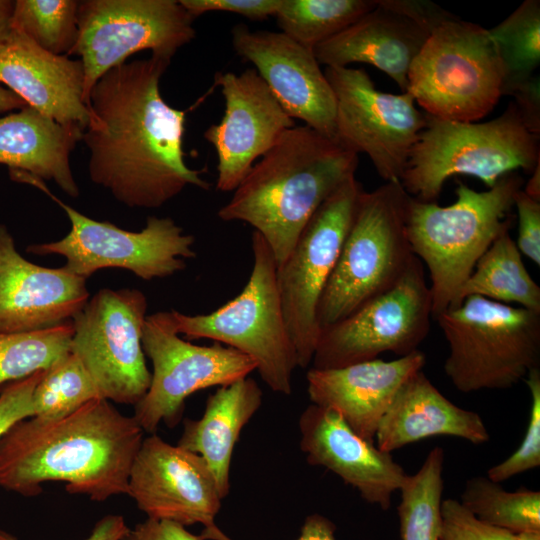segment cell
Instances as JSON below:
<instances>
[{
  "label": "cell",
  "instance_id": "cell-49",
  "mask_svg": "<svg viewBox=\"0 0 540 540\" xmlns=\"http://www.w3.org/2000/svg\"><path fill=\"white\" fill-rule=\"evenodd\" d=\"M515 540H540V531L522 532L515 534Z\"/></svg>",
  "mask_w": 540,
  "mask_h": 540
},
{
  "label": "cell",
  "instance_id": "cell-35",
  "mask_svg": "<svg viewBox=\"0 0 540 540\" xmlns=\"http://www.w3.org/2000/svg\"><path fill=\"white\" fill-rule=\"evenodd\" d=\"M102 398L79 358L72 352L46 369L33 393L34 416L56 419Z\"/></svg>",
  "mask_w": 540,
  "mask_h": 540
},
{
  "label": "cell",
  "instance_id": "cell-12",
  "mask_svg": "<svg viewBox=\"0 0 540 540\" xmlns=\"http://www.w3.org/2000/svg\"><path fill=\"white\" fill-rule=\"evenodd\" d=\"M142 346L153 372L148 391L134 406L133 417L144 432L151 434L161 422L176 426L191 394L228 385L257 368L254 360L232 347L217 342L195 345L180 338L171 310L146 317Z\"/></svg>",
  "mask_w": 540,
  "mask_h": 540
},
{
  "label": "cell",
  "instance_id": "cell-14",
  "mask_svg": "<svg viewBox=\"0 0 540 540\" xmlns=\"http://www.w3.org/2000/svg\"><path fill=\"white\" fill-rule=\"evenodd\" d=\"M363 192L355 176L345 181L319 206L277 266V286L298 367L311 365L320 335L318 303Z\"/></svg>",
  "mask_w": 540,
  "mask_h": 540
},
{
  "label": "cell",
  "instance_id": "cell-39",
  "mask_svg": "<svg viewBox=\"0 0 540 540\" xmlns=\"http://www.w3.org/2000/svg\"><path fill=\"white\" fill-rule=\"evenodd\" d=\"M194 17L208 12H228L241 15L251 21H264L275 16L281 0H179Z\"/></svg>",
  "mask_w": 540,
  "mask_h": 540
},
{
  "label": "cell",
  "instance_id": "cell-36",
  "mask_svg": "<svg viewBox=\"0 0 540 540\" xmlns=\"http://www.w3.org/2000/svg\"><path fill=\"white\" fill-rule=\"evenodd\" d=\"M524 382L531 396L526 432L518 448L487 471V477L498 483L540 465V368L530 370Z\"/></svg>",
  "mask_w": 540,
  "mask_h": 540
},
{
  "label": "cell",
  "instance_id": "cell-30",
  "mask_svg": "<svg viewBox=\"0 0 540 540\" xmlns=\"http://www.w3.org/2000/svg\"><path fill=\"white\" fill-rule=\"evenodd\" d=\"M377 6V0H281L275 14L282 33L313 49Z\"/></svg>",
  "mask_w": 540,
  "mask_h": 540
},
{
  "label": "cell",
  "instance_id": "cell-28",
  "mask_svg": "<svg viewBox=\"0 0 540 540\" xmlns=\"http://www.w3.org/2000/svg\"><path fill=\"white\" fill-rule=\"evenodd\" d=\"M472 295L540 313V287L509 231L501 233L479 258L459 291L458 305Z\"/></svg>",
  "mask_w": 540,
  "mask_h": 540
},
{
  "label": "cell",
  "instance_id": "cell-46",
  "mask_svg": "<svg viewBox=\"0 0 540 540\" xmlns=\"http://www.w3.org/2000/svg\"><path fill=\"white\" fill-rule=\"evenodd\" d=\"M14 2L11 0H0V49L4 46L12 31Z\"/></svg>",
  "mask_w": 540,
  "mask_h": 540
},
{
  "label": "cell",
  "instance_id": "cell-21",
  "mask_svg": "<svg viewBox=\"0 0 540 540\" xmlns=\"http://www.w3.org/2000/svg\"><path fill=\"white\" fill-rule=\"evenodd\" d=\"M300 449L309 464L322 466L382 510L407 474L392 453L359 436L335 411L311 404L299 417Z\"/></svg>",
  "mask_w": 540,
  "mask_h": 540
},
{
  "label": "cell",
  "instance_id": "cell-22",
  "mask_svg": "<svg viewBox=\"0 0 540 540\" xmlns=\"http://www.w3.org/2000/svg\"><path fill=\"white\" fill-rule=\"evenodd\" d=\"M425 364V354L415 350L392 361L376 358L340 368L311 367L307 393L312 404L335 411L359 436L375 443L379 423L397 392Z\"/></svg>",
  "mask_w": 540,
  "mask_h": 540
},
{
  "label": "cell",
  "instance_id": "cell-2",
  "mask_svg": "<svg viewBox=\"0 0 540 540\" xmlns=\"http://www.w3.org/2000/svg\"><path fill=\"white\" fill-rule=\"evenodd\" d=\"M143 435L133 416L104 398L60 418L20 420L0 437V487L32 497L43 483L61 481L97 502L127 494Z\"/></svg>",
  "mask_w": 540,
  "mask_h": 540
},
{
  "label": "cell",
  "instance_id": "cell-6",
  "mask_svg": "<svg viewBox=\"0 0 540 540\" xmlns=\"http://www.w3.org/2000/svg\"><path fill=\"white\" fill-rule=\"evenodd\" d=\"M409 197L400 181L362 193L318 303L320 331L392 287L415 257L406 232Z\"/></svg>",
  "mask_w": 540,
  "mask_h": 540
},
{
  "label": "cell",
  "instance_id": "cell-31",
  "mask_svg": "<svg viewBox=\"0 0 540 540\" xmlns=\"http://www.w3.org/2000/svg\"><path fill=\"white\" fill-rule=\"evenodd\" d=\"M459 501L481 521L513 534L540 531L539 491L510 492L487 476H475L465 482Z\"/></svg>",
  "mask_w": 540,
  "mask_h": 540
},
{
  "label": "cell",
  "instance_id": "cell-27",
  "mask_svg": "<svg viewBox=\"0 0 540 540\" xmlns=\"http://www.w3.org/2000/svg\"><path fill=\"white\" fill-rule=\"evenodd\" d=\"M257 382L244 377L210 394L202 417L186 419L178 446L200 455L208 464L224 499L230 491L232 454L243 427L262 404Z\"/></svg>",
  "mask_w": 540,
  "mask_h": 540
},
{
  "label": "cell",
  "instance_id": "cell-43",
  "mask_svg": "<svg viewBox=\"0 0 540 540\" xmlns=\"http://www.w3.org/2000/svg\"><path fill=\"white\" fill-rule=\"evenodd\" d=\"M336 526L327 517L314 513L307 516L296 540H336ZM202 540H233L215 523L204 527L199 535Z\"/></svg>",
  "mask_w": 540,
  "mask_h": 540
},
{
  "label": "cell",
  "instance_id": "cell-20",
  "mask_svg": "<svg viewBox=\"0 0 540 540\" xmlns=\"http://www.w3.org/2000/svg\"><path fill=\"white\" fill-rule=\"evenodd\" d=\"M89 298L86 279L64 266L29 262L0 225V334L24 333L71 321Z\"/></svg>",
  "mask_w": 540,
  "mask_h": 540
},
{
  "label": "cell",
  "instance_id": "cell-45",
  "mask_svg": "<svg viewBox=\"0 0 540 540\" xmlns=\"http://www.w3.org/2000/svg\"><path fill=\"white\" fill-rule=\"evenodd\" d=\"M129 527L121 515H106L94 526L85 540H121ZM0 540H17L12 534L0 530Z\"/></svg>",
  "mask_w": 540,
  "mask_h": 540
},
{
  "label": "cell",
  "instance_id": "cell-25",
  "mask_svg": "<svg viewBox=\"0 0 540 540\" xmlns=\"http://www.w3.org/2000/svg\"><path fill=\"white\" fill-rule=\"evenodd\" d=\"M453 436L479 445L490 440L482 417L446 398L423 371L399 389L382 417L375 445L388 453L432 436Z\"/></svg>",
  "mask_w": 540,
  "mask_h": 540
},
{
  "label": "cell",
  "instance_id": "cell-19",
  "mask_svg": "<svg viewBox=\"0 0 540 540\" xmlns=\"http://www.w3.org/2000/svg\"><path fill=\"white\" fill-rule=\"evenodd\" d=\"M236 53L251 62L291 118L335 140L336 100L314 50L282 32L232 29Z\"/></svg>",
  "mask_w": 540,
  "mask_h": 540
},
{
  "label": "cell",
  "instance_id": "cell-17",
  "mask_svg": "<svg viewBox=\"0 0 540 540\" xmlns=\"http://www.w3.org/2000/svg\"><path fill=\"white\" fill-rule=\"evenodd\" d=\"M126 495L147 518L184 527L214 524L223 500L200 455L171 445L156 434L141 443L129 472Z\"/></svg>",
  "mask_w": 540,
  "mask_h": 540
},
{
  "label": "cell",
  "instance_id": "cell-48",
  "mask_svg": "<svg viewBox=\"0 0 540 540\" xmlns=\"http://www.w3.org/2000/svg\"><path fill=\"white\" fill-rule=\"evenodd\" d=\"M522 190L530 198L540 201V162L532 171L529 180Z\"/></svg>",
  "mask_w": 540,
  "mask_h": 540
},
{
  "label": "cell",
  "instance_id": "cell-15",
  "mask_svg": "<svg viewBox=\"0 0 540 540\" xmlns=\"http://www.w3.org/2000/svg\"><path fill=\"white\" fill-rule=\"evenodd\" d=\"M147 299L137 289H101L73 317L71 352L100 396L135 406L151 383L142 346Z\"/></svg>",
  "mask_w": 540,
  "mask_h": 540
},
{
  "label": "cell",
  "instance_id": "cell-34",
  "mask_svg": "<svg viewBox=\"0 0 540 540\" xmlns=\"http://www.w3.org/2000/svg\"><path fill=\"white\" fill-rule=\"evenodd\" d=\"M78 5L75 0H16L12 28L45 51L71 55L78 38Z\"/></svg>",
  "mask_w": 540,
  "mask_h": 540
},
{
  "label": "cell",
  "instance_id": "cell-3",
  "mask_svg": "<svg viewBox=\"0 0 540 540\" xmlns=\"http://www.w3.org/2000/svg\"><path fill=\"white\" fill-rule=\"evenodd\" d=\"M357 166V153L306 125L294 126L253 165L218 217L251 225L279 266L315 211Z\"/></svg>",
  "mask_w": 540,
  "mask_h": 540
},
{
  "label": "cell",
  "instance_id": "cell-10",
  "mask_svg": "<svg viewBox=\"0 0 540 540\" xmlns=\"http://www.w3.org/2000/svg\"><path fill=\"white\" fill-rule=\"evenodd\" d=\"M13 180L45 192L68 216L71 229L61 240L31 244L26 251L36 255H61L64 267L85 279L104 268L126 269L149 281L167 278L195 258V238L169 217L150 216L139 232L127 231L108 221L91 219L53 195L42 180L27 173L10 172Z\"/></svg>",
  "mask_w": 540,
  "mask_h": 540
},
{
  "label": "cell",
  "instance_id": "cell-4",
  "mask_svg": "<svg viewBox=\"0 0 540 540\" xmlns=\"http://www.w3.org/2000/svg\"><path fill=\"white\" fill-rule=\"evenodd\" d=\"M518 172L502 176L486 191L459 182L449 206L409 197L406 232L413 254L430 278L432 316L458 305L459 291L494 240L511 227V209L523 188Z\"/></svg>",
  "mask_w": 540,
  "mask_h": 540
},
{
  "label": "cell",
  "instance_id": "cell-41",
  "mask_svg": "<svg viewBox=\"0 0 540 540\" xmlns=\"http://www.w3.org/2000/svg\"><path fill=\"white\" fill-rule=\"evenodd\" d=\"M383 2L391 9L412 19L430 34L442 23L457 17L431 1L383 0Z\"/></svg>",
  "mask_w": 540,
  "mask_h": 540
},
{
  "label": "cell",
  "instance_id": "cell-33",
  "mask_svg": "<svg viewBox=\"0 0 540 540\" xmlns=\"http://www.w3.org/2000/svg\"><path fill=\"white\" fill-rule=\"evenodd\" d=\"M72 320L24 333L0 334V386L46 370L71 352Z\"/></svg>",
  "mask_w": 540,
  "mask_h": 540
},
{
  "label": "cell",
  "instance_id": "cell-5",
  "mask_svg": "<svg viewBox=\"0 0 540 540\" xmlns=\"http://www.w3.org/2000/svg\"><path fill=\"white\" fill-rule=\"evenodd\" d=\"M539 139L527 129L514 102L497 118L481 123L427 115L400 183L423 202H436L454 175L474 176L491 188L508 173H532L540 162Z\"/></svg>",
  "mask_w": 540,
  "mask_h": 540
},
{
  "label": "cell",
  "instance_id": "cell-26",
  "mask_svg": "<svg viewBox=\"0 0 540 540\" xmlns=\"http://www.w3.org/2000/svg\"><path fill=\"white\" fill-rule=\"evenodd\" d=\"M83 132L80 126L58 123L27 106L0 117V164L8 166L10 172L52 180L70 197L77 198L80 192L70 155Z\"/></svg>",
  "mask_w": 540,
  "mask_h": 540
},
{
  "label": "cell",
  "instance_id": "cell-11",
  "mask_svg": "<svg viewBox=\"0 0 540 540\" xmlns=\"http://www.w3.org/2000/svg\"><path fill=\"white\" fill-rule=\"evenodd\" d=\"M195 18L179 0H84L72 54L84 69V101L96 82L132 54L150 50L171 61L195 37Z\"/></svg>",
  "mask_w": 540,
  "mask_h": 540
},
{
  "label": "cell",
  "instance_id": "cell-8",
  "mask_svg": "<svg viewBox=\"0 0 540 540\" xmlns=\"http://www.w3.org/2000/svg\"><path fill=\"white\" fill-rule=\"evenodd\" d=\"M253 267L243 290L209 314L171 310L177 333L186 339H211L255 361L260 377L274 392L289 395L297 364L277 286V263L265 239L252 233Z\"/></svg>",
  "mask_w": 540,
  "mask_h": 540
},
{
  "label": "cell",
  "instance_id": "cell-9",
  "mask_svg": "<svg viewBox=\"0 0 540 540\" xmlns=\"http://www.w3.org/2000/svg\"><path fill=\"white\" fill-rule=\"evenodd\" d=\"M503 75L489 30L455 17L430 34L413 60L407 91L429 116L475 122L498 103Z\"/></svg>",
  "mask_w": 540,
  "mask_h": 540
},
{
  "label": "cell",
  "instance_id": "cell-18",
  "mask_svg": "<svg viewBox=\"0 0 540 540\" xmlns=\"http://www.w3.org/2000/svg\"><path fill=\"white\" fill-rule=\"evenodd\" d=\"M215 85L221 88L225 112L219 123L206 129L204 138L218 158L216 188L230 192L296 125L255 69L217 74Z\"/></svg>",
  "mask_w": 540,
  "mask_h": 540
},
{
  "label": "cell",
  "instance_id": "cell-29",
  "mask_svg": "<svg viewBox=\"0 0 540 540\" xmlns=\"http://www.w3.org/2000/svg\"><path fill=\"white\" fill-rule=\"evenodd\" d=\"M443 468L444 450L436 446L415 474H407L397 506L401 540H439Z\"/></svg>",
  "mask_w": 540,
  "mask_h": 540
},
{
  "label": "cell",
  "instance_id": "cell-42",
  "mask_svg": "<svg viewBox=\"0 0 540 540\" xmlns=\"http://www.w3.org/2000/svg\"><path fill=\"white\" fill-rule=\"evenodd\" d=\"M121 540H202L190 533L184 526L166 520L147 518L129 528Z\"/></svg>",
  "mask_w": 540,
  "mask_h": 540
},
{
  "label": "cell",
  "instance_id": "cell-7",
  "mask_svg": "<svg viewBox=\"0 0 540 540\" xmlns=\"http://www.w3.org/2000/svg\"><path fill=\"white\" fill-rule=\"evenodd\" d=\"M435 319L449 346L445 374L460 392L509 389L540 368V313L472 295Z\"/></svg>",
  "mask_w": 540,
  "mask_h": 540
},
{
  "label": "cell",
  "instance_id": "cell-13",
  "mask_svg": "<svg viewBox=\"0 0 540 540\" xmlns=\"http://www.w3.org/2000/svg\"><path fill=\"white\" fill-rule=\"evenodd\" d=\"M432 317L430 288L415 256L392 287L320 331L311 367L340 368L386 352L405 356L418 350Z\"/></svg>",
  "mask_w": 540,
  "mask_h": 540
},
{
  "label": "cell",
  "instance_id": "cell-32",
  "mask_svg": "<svg viewBox=\"0 0 540 540\" xmlns=\"http://www.w3.org/2000/svg\"><path fill=\"white\" fill-rule=\"evenodd\" d=\"M503 66L502 96L530 80L540 64V1H523L488 29Z\"/></svg>",
  "mask_w": 540,
  "mask_h": 540
},
{
  "label": "cell",
  "instance_id": "cell-23",
  "mask_svg": "<svg viewBox=\"0 0 540 540\" xmlns=\"http://www.w3.org/2000/svg\"><path fill=\"white\" fill-rule=\"evenodd\" d=\"M0 83L43 115L85 130L89 110L80 60L45 51L12 28L0 49Z\"/></svg>",
  "mask_w": 540,
  "mask_h": 540
},
{
  "label": "cell",
  "instance_id": "cell-24",
  "mask_svg": "<svg viewBox=\"0 0 540 540\" xmlns=\"http://www.w3.org/2000/svg\"><path fill=\"white\" fill-rule=\"evenodd\" d=\"M429 36L412 19L377 0L372 11L316 46L314 53L326 67L370 64L406 92L410 66Z\"/></svg>",
  "mask_w": 540,
  "mask_h": 540
},
{
  "label": "cell",
  "instance_id": "cell-16",
  "mask_svg": "<svg viewBox=\"0 0 540 540\" xmlns=\"http://www.w3.org/2000/svg\"><path fill=\"white\" fill-rule=\"evenodd\" d=\"M324 73L336 100L335 140L367 154L386 182L400 181L427 114L408 91L378 90L363 69L326 67Z\"/></svg>",
  "mask_w": 540,
  "mask_h": 540
},
{
  "label": "cell",
  "instance_id": "cell-44",
  "mask_svg": "<svg viewBox=\"0 0 540 540\" xmlns=\"http://www.w3.org/2000/svg\"><path fill=\"white\" fill-rule=\"evenodd\" d=\"M510 96L521 115L527 129L540 136V77L534 75L530 80L514 89Z\"/></svg>",
  "mask_w": 540,
  "mask_h": 540
},
{
  "label": "cell",
  "instance_id": "cell-1",
  "mask_svg": "<svg viewBox=\"0 0 540 540\" xmlns=\"http://www.w3.org/2000/svg\"><path fill=\"white\" fill-rule=\"evenodd\" d=\"M171 61L152 56L107 71L92 88L82 140L91 181L132 208H159L187 186L207 190L185 162V111L170 106L160 80Z\"/></svg>",
  "mask_w": 540,
  "mask_h": 540
},
{
  "label": "cell",
  "instance_id": "cell-40",
  "mask_svg": "<svg viewBox=\"0 0 540 540\" xmlns=\"http://www.w3.org/2000/svg\"><path fill=\"white\" fill-rule=\"evenodd\" d=\"M518 218V234L515 241L520 253L537 266L540 265V201L526 195L520 189L514 198Z\"/></svg>",
  "mask_w": 540,
  "mask_h": 540
},
{
  "label": "cell",
  "instance_id": "cell-38",
  "mask_svg": "<svg viewBox=\"0 0 540 540\" xmlns=\"http://www.w3.org/2000/svg\"><path fill=\"white\" fill-rule=\"evenodd\" d=\"M45 370L5 384L0 389V437L16 422L34 416L33 393Z\"/></svg>",
  "mask_w": 540,
  "mask_h": 540
},
{
  "label": "cell",
  "instance_id": "cell-47",
  "mask_svg": "<svg viewBox=\"0 0 540 540\" xmlns=\"http://www.w3.org/2000/svg\"><path fill=\"white\" fill-rule=\"evenodd\" d=\"M27 103L9 89L0 86V113L27 107Z\"/></svg>",
  "mask_w": 540,
  "mask_h": 540
},
{
  "label": "cell",
  "instance_id": "cell-37",
  "mask_svg": "<svg viewBox=\"0 0 540 540\" xmlns=\"http://www.w3.org/2000/svg\"><path fill=\"white\" fill-rule=\"evenodd\" d=\"M439 540H515V534L481 521L459 500L445 499Z\"/></svg>",
  "mask_w": 540,
  "mask_h": 540
}]
</instances>
